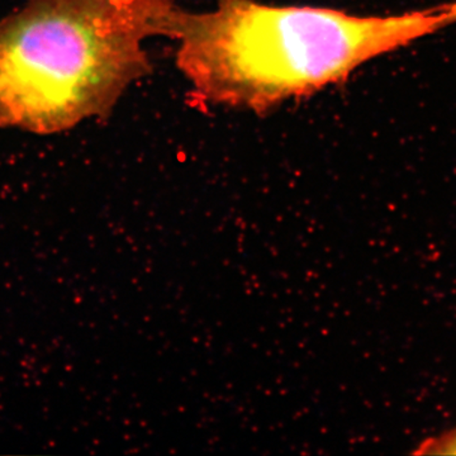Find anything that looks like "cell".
<instances>
[{
    "mask_svg": "<svg viewBox=\"0 0 456 456\" xmlns=\"http://www.w3.org/2000/svg\"><path fill=\"white\" fill-rule=\"evenodd\" d=\"M173 0H25L0 20V128L62 134L107 119L173 38Z\"/></svg>",
    "mask_w": 456,
    "mask_h": 456,
    "instance_id": "2",
    "label": "cell"
},
{
    "mask_svg": "<svg viewBox=\"0 0 456 456\" xmlns=\"http://www.w3.org/2000/svg\"><path fill=\"white\" fill-rule=\"evenodd\" d=\"M455 23L456 2L358 16L316 5L216 0L207 11L180 9L171 40L176 66L198 98L265 114Z\"/></svg>",
    "mask_w": 456,
    "mask_h": 456,
    "instance_id": "1",
    "label": "cell"
},
{
    "mask_svg": "<svg viewBox=\"0 0 456 456\" xmlns=\"http://www.w3.org/2000/svg\"><path fill=\"white\" fill-rule=\"evenodd\" d=\"M416 455H456V426L426 437L413 450Z\"/></svg>",
    "mask_w": 456,
    "mask_h": 456,
    "instance_id": "3",
    "label": "cell"
}]
</instances>
